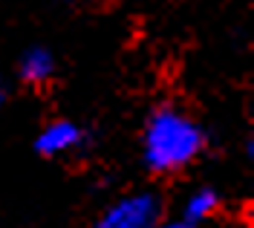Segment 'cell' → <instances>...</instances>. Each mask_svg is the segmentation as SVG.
Listing matches in <instances>:
<instances>
[{
    "label": "cell",
    "mask_w": 254,
    "mask_h": 228,
    "mask_svg": "<svg viewBox=\"0 0 254 228\" xmlns=\"http://www.w3.org/2000/svg\"><path fill=\"white\" fill-rule=\"evenodd\" d=\"M17 75H20V81L35 84V87L38 84H47L55 75V55L44 47L26 49L20 55V61H17Z\"/></svg>",
    "instance_id": "277c9868"
},
{
    "label": "cell",
    "mask_w": 254,
    "mask_h": 228,
    "mask_svg": "<svg viewBox=\"0 0 254 228\" xmlns=\"http://www.w3.org/2000/svg\"><path fill=\"white\" fill-rule=\"evenodd\" d=\"M162 228H196V226H190V223L182 220V223H171V226H162Z\"/></svg>",
    "instance_id": "52a82bcc"
},
{
    "label": "cell",
    "mask_w": 254,
    "mask_h": 228,
    "mask_svg": "<svg viewBox=\"0 0 254 228\" xmlns=\"http://www.w3.org/2000/svg\"><path fill=\"white\" fill-rule=\"evenodd\" d=\"M6 98H9V84H6V78H3V72H0V107L6 104Z\"/></svg>",
    "instance_id": "8992f818"
},
{
    "label": "cell",
    "mask_w": 254,
    "mask_h": 228,
    "mask_svg": "<svg viewBox=\"0 0 254 228\" xmlns=\"http://www.w3.org/2000/svg\"><path fill=\"white\" fill-rule=\"evenodd\" d=\"M159 211H162V205L153 194H130L113 202L98 217L95 228H153Z\"/></svg>",
    "instance_id": "7a4b0ae2"
},
{
    "label": "cell",
    "mask_w": 254,
    "mask_h": 228,
    "mask_svg": "<svg viewBox=\"0 0 254 228\" xmlns=\"http://www.w3.org/2000/svg\"><path fill=\"white\" fill-rule=\"evenodd\" d=\"M84 145H87V130L78 127L75 121H66V118L49 121L35 139V150L41 156H64V153L81 150Z\"/></svg>",
    "instance_id": "3957f363"
},
{
    "label": "cell",
    "mask_w": 254,
    "mask_h": 228,
    "mask_svg": "<svg viewBox=\"0 0 254 228\" xmlns=\"http://www.w3.org/2000/svg\"><path fill=\"white\" fill-rule=\"evenodd\" d=\"M205 147V130L179 107H159L144 130V165L153 173H174Z\"/></svg>",
    "instance_id": "6da1fadb"
},
{
    "label": "cell",
    "mask_w": 254,
    "mask_h": 228,
    "mask_svg": "<svg viewBox=\"0 0 254 228\" xmlns=\"http://www.w3.org/2000/svg\"><path fill=\"white\" fill-rule=\"evenodd\" d=\"M220 208V194L214 188H199L185 199V223L199 226L202 220H208L211 214Z\"/></svg>",
    "instance_id": "5b68a950"
}]
</instances>
